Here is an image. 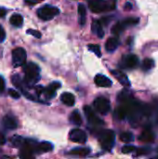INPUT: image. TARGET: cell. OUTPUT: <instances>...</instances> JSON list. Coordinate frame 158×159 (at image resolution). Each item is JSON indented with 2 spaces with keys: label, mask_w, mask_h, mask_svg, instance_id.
Returning <instances> with one entry per match:
<instances>
[{
  "label": "cell",
  "mask_w": 158,
  "mask_h": 159,
  "mask_svg": "<svg viewBox=\"0 0 158 159\" xmlns=\"http://www.w3.org/2000/svg\"><path fill=\"white\" fill-rule=\"evenodd\" d=\"M3 125L7 129H14L18 127L17 120L11 116H6L3 118Z\"/></svg>",
  "instance_id": "9a60e30c"
},
{
  "label": "cell",
  "mask_w": 158,
  "mask_h": 159,
  "mask_svg": "<svg viewBox=\"0 0 158 159\" xmlns=\"http://www.w3.org/2000/svg\"><path fill=\"white\" fill-rule=\"evenodd\" d=\"M115 116L118 118V119H125L127 116H128V111H127V108L124 106V105H120L116 111H115Z\"/></svg>",
  "instance_id": "cb8c5ba5"
},
{
  "label": "cell",
  "mask_w": 158,
  "mask_h": 159,
  "mask_svg": "<svg viewBox=\"0 0 158 159\" xmlns=\"http://www.w3.org/2000/svg\"><path fill=\"white\" fill-rule=\"evenodd\" d=\"M11 81L12 83L15 85V87H17L18 89H21V91H23V82L21 81L20 77L18 75H14L12 77H11Z\"/></svg>",
  "instance_id": "4316f807"
},
{
  "label": "cell",
  "mask_w": 158,
  "mask_h": 159,
  "mask_svg": "<svg viewBox=\"0 0 158 159\" xmlns=\"http://www.w3.org/2000/svg\"><path fill=\"white\" fill-rule=\"evenodd\" d=\"M26 61V51L22 48H17L12 51V62L15 67L22 66Z\"/></svg>",
  "instance_id": "5b68a950"
},
{
  "label": "cell",
  "mask_w": 158,
  "mask_h": 159,
  "mask_svg": "<svg viewBox=\"0 0 158 159\" xmlns=\"http://www.w3.org/2000/svg\"><path fill=\"white\" fill-rule=\"evenodd\" d=\"M137 153H138V155H145L148 153V150L147 149H137Z\"/></svg>",
  "instance_id": "74e56055"
},
{
  "label": "cell",
  "mask_w": 158,
  "mask_h": 159,
  "mask_svg": "<svg viewBox=\"0 0 158 159\" xmlns=\"http://www.w3.org/2000/svg\"><path fill=\"white\" fill-rule=\"evenodd\" d=\"M111 73H112V75L116 78V80H117L120 84H122V85L125 86V87H129V86H130V81H129V79L128 78V76H127L123 72H121L120 70H113Z\"/></svg>",
  "instance_id": "8fae6325"
},
{
  "label": "cell",
  "mask_w": 158,
  "mask_h": 159,
  "mask_svg": "<svg viewBox=\"0 0 158 159\" xmlns=\"http://www.w3.org/2000/svg\"><path fill=\"white\" fill-rule=\"evenodd\" d=\"M8 94H9V96H11L12 98H14V99H19L20 98V92H18V91H16L15 89H8Z\"/></svg>",
  "instance_id": "e575fe53"
},
{
  "label": "cell",
  "mask_w": 158,
  "mask_h": 159,
  "mask_svg": "<svg viewBox=\"0 0 158 159\" xmlns=\"http://www.w3.org/2000/svg\"><path fill=\"white\" fill-rule=\"evenodd\" d=\"M119 138H120V141L125 143H129L133 141V135L130 132H122Z\"/></svg>",
  "instance_id": "d4e9b609"
},
{
  "label": "cell",
  "mask_w": 158,
  "mask_h": 159,
  "mask_svg": "<svg viewBox=\"0 0 158 159\" xmlns=\"http://www.w3.org/2000/svg\"><path fill=\"white\" fill-rule=\"evenodd\" d=\"M139 20H140L138 18H128V19H125L122 22L125 25V27H127V26H133V25L138 24Z\"/></svg>",
  "instance_id": "f546056e"
},
{
  "label": "cell",
  "mask_w": 158,
  "mask_h": 159,
  "mask_svg": "<svg viewBox=\"0 0 158 159\" xmlns=\"http://www.w3.org/2000/svg\"><path fill=\"white\" fill-rule=\"evenodd\" d=\"M125 9L127 10V9H131V4L130 3H127L126 5H125Z\"/></svg>",
  "instance_id": "b9f144b4"
},
{
  "label": "cell",
  "mask_w": 158,
  "mask_h": 159,
  "mask_svg": "<svg viewBox=\"0 0 158 159\" xmlns=\"http://www.w3.org/2000/svg\"><path fill=\"white\" fill-rule=\"evenodd\" d=\"M59 13H60V9L58 7L49 5H46L37 10L38 17L43 20H49L53 19L55 16H57Z\"/></svg>",
  "instance_id": "3957f363"
},
{
  "label": "cell",
  "mask_w": 158,
  "mask_h": 159,
  "mask_svg": "<svg viewBox=\"0 0 158 159\" xmlns=\"http://www.w3.org/2000/svg\"><path fill=\"white\" fill-rule=\"evenodd\" d=\"M119 45V40L116 37H110L107 39L106 44H105V48L107 51L112 52L114 50H115L117 48Z\"/></svg>",
  "instance_id": "ac0fdd59"
},
{
  "label": "cell",
  "mask_w": 158,
  "mask_h": 159,
  "mask_svg": "<svg viewBox=\"0 0 158 159\" xmlns=\"http://www.w3.org/2000/svg\"><path fill=\"white\" fill-rule=\"evenodd\" d=\"M5 89V80L4 78L0 75V92H3Z\"/></svg>",
  "instance_id": "8d00e7d4"
},
{
  "label": "cell",
  "mask_w": 158,
  "mask_h": 159,
  "mask_svg": "<svg viewBox=\"0 0 158 159\" xmlns=\"http://www.w3.org/2000/svg\"><path fill=\"white\" fill-rule=\"evenodd\" d=\"M52 149H53V145L50 143H47V142L41 143L35 146V151L38 153H47L50 152Z\"/></svg>",
  "instance_id": "ffe728a7"
},
{
  "label": "cell",
  "mask_w": 158,
  "mask_h": 159,
  "mask_svg": "<svg viewBox=\"0 0 158 159\" xmlns=\"http://www.w3.org/2000/svg\"><path fill=\"white\" fill-rule=\"evenodd\" d=\"M23 22V18L20 14L16 13L10 17V23L15 27H20Z\"/></svg>",
  "instance_id": "44dd1931"
},
{
  "label": "cell",
  "mask_w": 158,
  "mask_h": 159,
  "mask_svg": "<svg viewBox=\"0 0 158 159\" xmlns=\"http://www.w3.org/2000/svg\"><path fill=\"white\" fill-rule=\"evenodd\" d=\"M93 105H94L95 110L101 115H107L109 113V111L111 110V103H110L109 100H107L106 98H103V97L97 98L94 101Z\"/></svg>",
  "instance_id": "277c9868"
},
{
  "label": "cell",
  "mask_w": 158,
  "mask_h": 159,
  "mask_svg": "<svg viewBox=\"0 0 158 159\" xmlns=\"http://www.w3.org/2000/svg\"><path fill=\"white\" fill-rule=\"evenodd\" d=\"M70 121L75 126H80L82 124V117H81V115L79 114L78 111H74L71 114Z\"/></svg>",
  "instance_id": "7402d4cb"
},
{
  "label": "cell",
  "mask_w": 158,
  "mask_h": 159,
  "mask_svg": "<svg viewBox=\"0 0 158 159\" xmlns=\"http://www.w3.org/2000/svg\"><path fill=\"white\" fill-rule=\"evenodd\" d=\"M90 153V150L86 147H77L74 149H72L69 154L72 156H76V157H87Z\"/></svg>",
  "instance_id": "d6986e66"
},
{
  "label": "cell",
  "mask_w": 158,
  "mask_h": 159,
  "mask_svg": "<svg viewBox=\"0 0 158 159\" xmlns=\"http://www.w3.org/2000/svg\"><path fill=\"white\" fill-rule=\"evenodd\" d=\"M88 7L94 13H102L108 9V3L105 0H88Z\"/></svg>",
  "instance_id": "8992f818"
},
{
  "label": "cell",
  "mask_w": 158,
  "mask_h": 159,
  "mask_svg": "<svg viewBox=\"0 0 158 159\" xmlns=\"http://www.w3.org/2000/svg\"><path fill=\"white\" fill-rule=\"evenodd\" d=\"M69 139L73 143H85L87 142L86 133L80 129H74L69 133Z\"/></svg>",
  "instance_id": "52a82bcc"
},
{
  "label": "cell",
  "mask_w": 158,
  "mask_h": 159,
  "mask_svg": "<svg viewBox=\"0 0 158 159\" xmlns=\"http://www.w3.org/2000/svg\"><path fill=\"white\" fill-rule=\"evenodd\" d=\"M61 101L62 102L63 104H65L67 106H74V102H75L74 96L72 93H69V92L62 93L61 96Z\"/></svg>",
  "instance_id": "e0dca14e"
},
{
  "label": "cell",
  "mask_w": 158,
  "mask_h": 159,
  "mask_svg": "<svg viewBox=\"0 0 158 159\" xmlns=\"http://www.w3.org/2000/svg\"><path fill=\"white\" fill-rule=\"evenodd\" d=\"M115 134L111 129H105L100 132L99 134V142L102 147L107 151H110L115 144Z\"/></svg>",
  "instance_id": "7a4b0ae2"
},
{
  "label": "cell",
  "mask_w": 158,
  "mask_h": 159,
  "mask_svg": "<svg viewBox=\"0 0 158 159\" xmlns=\"http://www.w3.org/2000/svg\"><path fill=\"white\" fill-rule=\"evenodd\" d=\"M11 143L14 144V146L21 147V146L26 143V141H25L23 138L20 137V136H15V137H13V138L11 139Z\"/></svg>",
  "instance_id": "f1b7e54d"
},
{
  "label": "cell",
  "mask_w": 158,
  "mask_h": 159,
  "mask_svg": "<svg viewBox=\"0 0 158 159\" xmlns=\"http://www.w3.org/2000/svg\"><path fill=\"white\" fill-rule=\"evenodd\" d=\"M33 1H34V2H36V3H38V2H41V1H43V0H33Z\"/></svg>",
  "instance_id": "7bdbcfd3"
},
{
  "label": "cell",
  "mask_w": 158,
  "mask_h": 159,
  "mask_svg": "<svg viewBox=\"0 0 158 159\" xmlns=\"http://www.w3.org/2000/svg\"><path fill=\"white\" fill-rule=\"evenodd\" d=\"M61 88V83L59 82H53L51 83L46 89H44V94L47 99H51L55 96L56 90Z\"/></svg>",
  "instance_id": "4fadbf2b"
},
{
  "label": "cell",
  "mask_w": 158,
  "mask_h": 159,
  "mask_svg": "<svg viewBox=\"0 0 158 159\" xmlns=\"http://www.w3.org/2000/svg\"><path fill=\"white\" fill-rule=\"evenodd\" d=\"M155 65V62L152 59H149V58H146L144 59V61H142V69L144 71H149L151 70Z\"/></svg>",
  "instance_id": "83f0119b"
},
{
  "label": "cell",
  "mask_w": 158,
  "mask_h": 159,
  "mask_svg": "<svg viewBox=\"0 0 158 159\" xmlns=\"http://www.w3.org/2000/svg\"><path fill=\"white\" fill-rule=\"evenodd\" d=\"M125 28H126V27H125V25L123 24L122 21H121V22H117V23H115V24L113 26V28H112V34L117 35V34H119L121 32H123V30H124Z\"/></svg>",
  "instance_id": "484cf974"
},
{
  "label": "cell",
  "mask_w": 158,
  "mask_h": 159,
  "mask_svg": "<svg viewBox=\"0 0 158 159\" xmlns=\"http://www.w3.org/2000/svg\"><path fill=\"white\" fill-rule=\"evenodd\" d=\"M135 151H137V149L132 145H125L122 148V153H124V154H130Z\"/></svg>",
  "instance_id": "1f68e13d"
},
{
  "label": "cell",
  "mask_w": 158,
  "mask_h": 159,
  "mask_svg": "<svg viewBox=\"0 0 158 159\" xmlns=\"http://www.w3.org/2000/svg\"><path fill=\"white\" fill-rule=\"evenodd\" d=\"M27 34H32V35H34V36L36 37V38H40V37H41V33H40L39 31H36V30H34V29L28 30V31H27Z\"/></svg>",
  "instance_id": "836d02e7"
},
{
  "label": "cell",
  "mask_w": 158,
  "mask_h": 159,
  "mask_svg": "<svg viewBox=\"0 0 158 159\" xmlns=\"http://www.w3.org/2000/svg\"><path fill=\"white\" fill-rule=\"evenodd\" d=\"M123 63L124 66L129 69H133L136 68L139 64V59L136 55L134 54H129L127 55L123 58Z\"/></svg>",
  "instance_id": "30bf717a"
},
{
  "label": "cell",
  "mask_w": 158,
  "mask_h": 159,
  "mask_svg": "<svg viewBox=\"0 0 158 159\" xmlns=\"http://www.w3.org/2000/svg\"><path fill=\"white\" fill-rule=\"evenodd\" d=\"M110 20H111L110 18H102V19L101 23H102V24H104V25H105V24H108Z\"/></svg>",
  "instance_id": "ab89813d"
},
{
  "label": "cell",
  "mask_w": 158,
  "mask_h": 159,
  "mask_svg": "<svg viewBox=\"0 0 158 159\" xmlns=\"http://www.w3.org/2000/svg\"><path fill=\"white\" fill-rule=\"evenodd\" d=\"M25 3L28 4V5H35V4H37L36 2H34L33 0H25Z\"/></svg>",
  "instance_id": "60d3db41"
},
{
  "label": "cell",
  "mask_w": 158,
  "mask_h": 159,
  "mask_svg": "<svg viewBox=\"0 0 158 159\" xmlns=\"http://www.w3.org/2000/svg\"><path fill=\"white\" fill-rule=\"evenodd\" d=\"M84 112H85V115H86V116L88 118V121L90 124H92L94 126H102V125H103V121L100 117H98V116L95 114V112L93 111V109L91 107H89L88 105L85 106Z\"/></svg>",
  "instance_id": "ba28073f"
},
{
  "label": "cell",
  "mask_w": 158,
  "mask_h": 159,
  "mask_svg": "<svg viewBox=\"0 0 158 159\" xmlns=\"http://www.w3.org/2000/svg\"><path fill=\"white\" fill-rule=\"evenodd\" d=\"M88 49L92 52H94L98 57H101L102 56V53H101V48L99 45H95V44H90L88 46Z\"/></svg>",
  "instance_id": "4dcf8cb0"
},
{
  "label": "cell",
  "mask_w": 158,
  "mask_h": 159,
  "mask_svg": "<svg viewBox=\"0 0 158 159\" xmlns=\"http://www.w3.org/2000/svg\"><path fill=\"white\" fill-rule=\"evenodd\" d=\"M23 72L25 75L24 81L27 85H34L40 78V75H39L40 69L38 65L34 62L25 63L23 65Z\"/></svg>",
  "instance_id": "6da1fadb"
},
{
  "label": "cell",
  "mask_w": 158,
  "mask_h": 159,
  "mask_svg": "<svg viewBox=\"0 0 158 159\" xmlns=\"http://www.w3.org/2000/svg\"><path fill=\"white\" fill-rule=\"evenodd\" d=\"M6 38V33L3 29V27L0 25V42H3Z\"/></svg>",
  "instance_id": "d590c367"
},
{
  "label": "cell",
  "mask_w": 158,
  "mask_h": 159,
  "mask_svg": "<svg viewBox=\"0 0 158 159\" xmlns=\"http://www.w3.org/2000/svg\"><path fill=\"white\" fill-rule=\"evenodd\" d=\"M139 140L142 143H153L155 141V134L152 132V130L150 129H145L143 130L140 137H139Z\"/></svg>",
  "instance_id": "5bb4252c"
},
{
  "label": "cell",
  "mask_w": 158,
  "mask_h": 159,
  "mask_svg": "<svg viewBox=\"0 0 158 159\" xmlns=\"http://www.w3.org/2000/svg\"><path fill=\"white\" fill-rule=\"evenodd\" d=\"M91 29H92V32H93L97 36H99L100 38H102V37H103L104 32H103L102 25V23H101L100 20H94L92 21Z\"/></svg>",
  "instance_id": "2e32d148"
},
{
  "label": "cell",
  "mask_w": 158,
  "mask_h": 159,
  "mask_svg": "<svg viewBox=\"0 0 158 159\" xmlns=\"http://www.w3.org/2000/svg\"><path fill=\"white\" fill-rule=\"evenodd\" d=\"M94 82L98 87H102V88H109L112 86L111 79L103 75H97L94 78Z\"/></svg>",
  "instance_id": "7c38bea8"
},
{
  "label": "cell",
  "mask_w": 158,
  "mask_h": 159,
  "mask_svg": "<svg viewBox=\"0 0 158 159\" xmlns=\"http://www.w3.org/2000/svg\"><path fill=\"white\" fill-rule=\"evenodd\" d=\"M153 115L155 116L156 121L158 124V100H156L154 102V105H153Z\"/></svg>",
  "instance_id": "d6a6232c"
},
{
  "label": "cell",
  "mask_w": 158,
  "mask_h": 159,
  "mask_svg": "<svg viewBox=\"0 0 158 159\" xmlns=\"http://www.w3.org/2000/svg\"><path fill=\"white\" fill-rule=\"evenodd\" d=\"M152 159H156V158H152Z\"/></svg>",
  "instance_id": "ee69618b"
},
{
  "label": "cell",
  "mask_w": 158,
  "mask_h": 159,
  "mask_svg": "<svg viewBox=\"0 0 158 159\" xmlns=\"http://www.w3.org/2000/svg\"><path fill=\"white\" fill-rule=\"evenodd\" d=\"M35 151V147H33V145L29 143H26L20 147L19 157L20 159H32L34 152Z\"/></svg>",
  "instance_id": "9c48e42d"
},
{
  "label": "cell",
  "mask_w": 158,
  "mask_h": 159,
  "mask_svg": "<svg viewBox=\"0 0 158 159\" xmlns=\"http://www.w3.org/2000/svg\"><path fill=\"white\" fill-rule=\"evenodd\" d=\"M78 14H79V23L81 25L85 24L87 11H86V7H85V6L83 4L78 5Z\"/></svg>",
  "instance_id": "603a6c76"
},
{
  "label": "cell",
  "mask_w": 158,
  "mask_h": 159,
  "mask_svg": "<svg viewBox=\"0 0 158 159\" xmlns=\"http://www.w3.org/2000/svg\"><path fill=\"white\" fill-rule=\"evenodd\" d=\"M7 14V9H5L4 7H0V18L5 17Z\"/></svg>",
  "instance_id": "f35d334b"
}]
</instances>
